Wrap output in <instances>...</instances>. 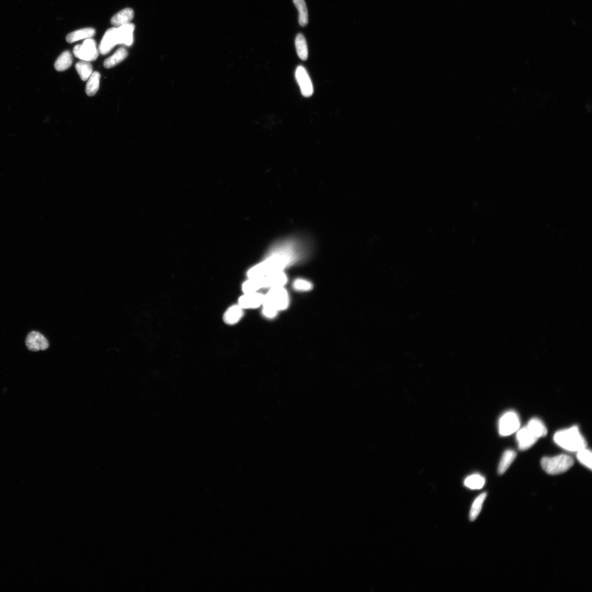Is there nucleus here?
Returning a JSON list of instances; mask_svg holds the SVG:
<instances>
[{
  "label": "nucleus",
  "instance_id": "nucleus-20",
  "mask_svg": "<svg viewBox=\"0 0 592 592\" xmlns=\"http://www.w3.org/2000/svg\"><path fill=\"white\" fill-rule=\"evenodd\" d=\"M295 46L298 57L303 60H306L308 57V50L306 39L303 34L300 33L297 35Z\"/></svg>",
  "mask_w": 592,
  "mask_h": 592
},
{
  "label": "nucleus",
  "instance_id": "nucleus-10",
  "mask_svg": "<svg viewBox=\"0 0 592 592\" xmlns=\"http://www.w3.org/2000/svg\"><path fill=\"white\" fill-rule=\"evenodd\" d=\"M264 295L256 292L251 294H244L239 299L238 305L242 309H255L264 302Z\"/></svg>",
  "mask_w": 592,
  "mask_h": 592
},
{
  "label": "nucleus",
  "instance_id": "nucleus-3",
  "mask_svg": "<svg viewBox=\"0 0 592 592\" xmlns=\"http://www.w3.org/2000/svg\"><path fill=\"white\" fill-rule=\"evenodd\" d=\"M554 441L561 448L573 452H577L587 446L586 442L576 426L557 432L554 436Z\"/></svg>",
  "mask_w": 592,
  "mask_h": 592
},
{
  "label": "nucleus",
  "instance_id": "nucleus-17",
  "mask_svg": "<svg viewBox=\"0 0 592 592\" xmlns=\"http://www.w3.org/2000/svg\"><path fill=\"white\" fill-rule=\"evenodd\" d=\"M128 51L124 47H121L112 56L107 58L104 62V66L107 69L112 68L118 65L127 57Z\"/></svg>",
  "mask_w": 592,
  "mask_h": 592
},
{
  "label": "nucleus",
  "instance_id": "nucleus-9",
  "mask_svg": "<svg viewBox=\"0 0 592 592\" xmlns=\"http://www.w3.org/2000/svg\"><path fill=\"white\" fill-rule=\"evenodd\" d=\"M119 44L117 34V28L109 29L106 32L101 41L99 52L103 55H106L111 51L112 49Z\"/></svg>",
  "mask_w": 592,
  "mask_h": 592
},
{
  "label": "nucleus",
  "instance_id": "nucleus-5",
  "mask_svg": "<svg viewBox=\"0 0 592 592\" xmlns=\"http://www.w3.org/2000/svg\"><path fill=\"white\" fill-rule=\"evenodd\" d=\"M76 57L87 62L96 60L99 56V50L97 48L95 40L89 38L85 40L81 45L75 46L73 50Z\"/></svg>",
  "mask_w": 592,
  "mask_h": 592
},
{
  "label": "nucleus",
  "instance_id": "nucleus-14",
  "mask_svg": "<svg viewBox=\"0 0 592 592\" xmlns=\"http://www.w3.org/2000/svg\"><path fill=\"white\" fill-rule=\"evenodd\" d=\"M96 34V30L91 28L76 30L67 35L66 40L69 43H73L79 40L93 38Z\"/></svg>",
  "mask_w": 592,
  "mask_h": 592
},
{
  "label": "nucleus",
  "instance_id": "nucleus-8",
  "mask_svg": "<svg viewBox=\"0 0 592 592\" xmlns=\"http://www.w3.org/2000/svg\"><path fill=\"white\" fill-rule=\"evenodd\" d=\"M26 344L28 349L33 352L45 351L49 347L48 341L44 335L35 331L27 335Z\"/></svg>",
  "mask_w": 592,
  "mask_h": 592
},
{
  "label": "nucleus",
  "instance_id": "nucleus-24",
  "mask_svg": "<svg viewBox=\"0 0 592 592\" xmlns=\"http://www.w3.org/2000/svg\"><path fill=\"white\" fill-rule=\"evenodd\" d=\"M487 496L486 492L481 493L477 498L475 499L474 503L471 508V511H470V520L474 521L476 519L479 515L481 511L482 506Z\"/></svg>",
  "mask_w": 592,
  "mask_h": 592
},
{
  "label": "nucleus",
  "instance_id": "nucleus-19",
  "mask_svg": "<svg viewBox=\"0 0 592 592\" xmlns=\"http://www.w3.org/2000/svg\"><path fill=\"white\" fill-rule=\"evenodd\" d=\"M72 63V57L69 51H65L60 55L54 64L55 69L63 71L69 69Z\"/></svg>",
  "mask_w": 592,
  "mask_h": 592
},
{
  "label": "nucleus",
  "instance_id": "nucleus-1",
  "mask_svg": "<svg viewBox=\"0 0 592 592\" xmlns=\"http://www.w3.org/2000/svg\"><path fill=\"white\" fill-rule=\"evenodd\" d=\"M303 256V245L298 240L288 239L279 242L272 247L265 261L248 271V277L257 279L284 272L285 268L301 260Z\"/></svg>",
  "mask_w": 592,
  "mask_h": 592
},
{
  "label": "nucleus",
  "instance_id": "nucleus-25",
  "mask_svg": "<svg viewBox=\"0 0 592 592\" xmlns=\"http://www.w3.org/2000/svg\"><path fill=\"white\" fill-rule=\"evenodd\" d=\"M485 483V479L478 474L469 476L465 481V485L472 490L481 489Z\"/></svg>",
  "mask_w": 592,
  "mask_h": 592
},
{
  "label": "nucleus",
  "instance_id": "nucleus-28",
  "mask_svg": "<svg viewBox=\"0 0 592 592\" xmlns=\"http://www.w3.org/2000/svg\"><path fill=\"white\" fill-rule=\"evenodd\" d=\"M293 286H294V288L295 290L301 291H307L310 290L313 288L312 283L303 279L296 280Z\"/></svg>",
  "mask_w": 592,
  "mask_h": 592
},
{
  "label": "nucleus",
  "instance_id": "nucleus-18",
  "mask_svg": "<svg viewBox=\"0 0 592 592\" xmlns=\"http://www.w3.org/2000/svg\"><path fill=\"white\" fill-rule=\"evenodd\" d=\"M517 454L515 451L508 450L505 451L499 463L498 473L500 475L504 474L506 470L515 461Z\"/></svg>",
  "mask_w": 592,
  "mask_h": 592
},
{
  "label": "nucleus",
  "instance_id": "nucleus-6",
  "mask_svg": "<svg viewBox=\"0 0 592 592\" xmlns=\"http://www.w3.org/2000/svg\"><path fill=\"white\" fill-rule=\"evenodd\" d=\"M520 427V420L514 411L504 413L499 419L498 431L501 436H509L517 431Z\"/></svg>",
  "mask_w": 592,
  "mask_h": 592
},
{
  "label": "nucleus",
  "instance_id": "nucleus-26",
  "mask_svg": "<svg viewBox=\"0 0 592 592\" xmlns=\"http://www.w3.org/2000/svg\"><path fill=\"white\" fill-rule=\"evenodd\" d=\"M577 457L578 460L581 464L588 468L591 469V451L585 448L577 451Z\"/></svg>",
  "mask_w": 592,
  "mask_h": 592
},
{
  "label": "nucleus",
  "instance_id": "nucleus-16",
  "mask_svg": "<svg viewBox=\"0 0 592 592\" xmlns=\"http://www.w3.org/2000/svg\"><path fill=\"white\" fill-rule=\"evenodd\" d=\"M526 427L538 439L544 437L547 434V429L545 425L539 418H534L531 419Z\"/></svg>",
  "mask_w": 592,
  "mask_h": 592
},
{
  "label": "nucleus",
  "instance_id": "nucleus-7",
  "mask_svg": "<svg viewBox=\"0 0 592 592\" xmlns=\"http://www.w3.org/2000/svg\"><path fill=\"white\" fill-rule=\"evenodd\" d=\"M295 76L302 95L305 97L312 96L314 92L313 86L306 69L302 66H298Z\"/></svg>",
  "mask_w": 592,
  "mask_h": 592
},
{
  "label": "nucleus",
  "instance_id": "nucleus-12",
  "mask_svg": "<svg viewBox=\"0 0 592 592\" xmlns=\"http://www.w3.org/2000/svg\"><path fill=\"white\" fill-rule=\"evenodd\" d=\"M135 29V25L130 23L117 28L119 44L127 46L132 45L133 41V32Z\"/></svg>",
  "mask_w": 592,
  "mask_h": 592
},
{
  "label": "nucleus",
  "instance_id": "nucleus-23",
  "mask_svg": "<svg viewBox=\"0 0 592 592\" xmlns=\"http://www.w3.org/2000/svg\"><path fill=\"white\" fill-rule=\"evenodd\" d=\"M76 69L81 80L87 81L93 73V66L87 61H81L76 64Z\"/></svg>",
  "mask_w": 592,
  "mask_h": 592
},
{
  "label": "nucleus",
  "instance_id": "nucleus-4",
  "mask_svg": "<svg viewBox=\"0 0 592 592\" xmlns=\"http://www.w3.org/2000/svg\"><path fill=\"white\" fill-rule=\"evenodd\" d=\"M541 464L543 469L548 474L558 475L568 471L574 464V461L570 456L559 455L544 457Z\"/></svg>",
  "mask_w": 592,
  "mask_h": 592
},
{
  "label": "nucleus",
  "instance_id": "nucleus-21",
  "mask_svg": "<svg viewBox=\"0 0 592 592\" xmlns=\"http://www.w3.org/2000/svg\"><path fill=\"white\" fill-rule=\"evenodd\" d=\"M101 74L97 71L93 72L89 78L86 87V93L89 96H95L100 88Z\"/></svg>",
  "mask_w": 592,
  "mask_h": 592
},
{
  "label": "nucleus",
  "instance_id": "nucleus-22",
  "mask_svg": "<svg viewBox=\"0 0 592 592\" xmlns=\"http://www.w3.org/2000/svg\"><path fill=\"white\" fill-rule=\"evenodd\" d=\"M299 13V23L302 27H306L308 23V13L304 0H293Z\"/></svg>",
  "mask_w": 592,
  "mask_h": 592
},
{
  "label": "nucleus",
  "instance_id": "nucleus-15",
  "mask_svg": "<svg viewBox=\"0 0 592 592\" xmlns=\"http://www.w3.org/2000/svg\"><path fill=\"white\" fill-rule=\"evenodd\" d=\"M243 316V309L239 305L229 308L224 314V320L229 325H234L239 322Z\"/></svg>",
  "mask_w": 592,
  "mask_h": 592
},
{
  "label": "nucleus",
  "instance_id": "nucleus-2",
  "mask_svg": "<svg viewBox=\"0 0 592 592\" xmlns=\"http://www.w3.org/2000/svg\"><path fill=\"white\" fill-rule=\"evenodd\" d=\"M289 304V294L284 286L274 287L264 295L263 314L267 318L273 319L279 311L288 308Z\"/></svg>",
  "mask_w": 592,
  "mask_h": 592
},
{
  "label": "nucleus",
  "instance_id": "nucleus-27",
  "mask_svg": "<svg viewBox=\"0 0 592 592\" xmlns=\"http://www.w3.org/2000/svg\"><path fill=\"white\" fill-rule=\"evenodd\" d=\"M260 289L262 288L258 279H249L242 286L244 294L256 292Z\"/></svg>",
  "mask_w": 592,
  "mask_h": 592
},
{
  "label": "nucleus",
  "instance_id": "nucleus-13",
  "mask_svg": "<svg viewBox=\"0 0 592 592\" xmlns=\"http://www.w3.org/2000/svg\"><path fill=\"white\" fill-rule=\"evenodd\" d=\"M133 17V10L130 8H127L121 10L117 14H116L112 18L111 23L114 26L118 28L130 23Z\"/></svg>",
  "mask_w": 592,
  "mask_h": 592
},
{
  "label": "nucleus",
  "instance_id": "nucleus-11",
  "mask_svg": "<svg viewBox=\"0 0 592 592\" xmlns=\"http://www.w3.org/2000/svg\"><path fill=\"white\" fill-rule=\"evenodd\" d=\"M516 438L519 448L521 450H526L532 447L538 440V438L535 437L527 427L517 432Z\"/></svg>",
  "mask_w": 592,
  "mask_h": 592
}]
</instances>
